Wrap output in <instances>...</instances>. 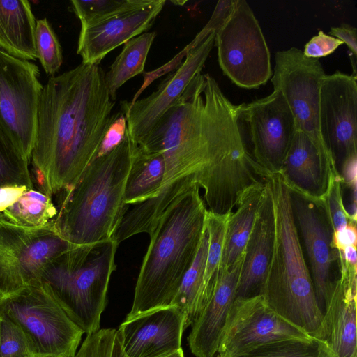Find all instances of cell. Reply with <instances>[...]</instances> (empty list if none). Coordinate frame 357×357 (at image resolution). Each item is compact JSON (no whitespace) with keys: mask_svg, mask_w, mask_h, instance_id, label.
I'll use <instances>...</instances> for the list:
<instances>
[{"mask_svg":"<svg viewBox=\"0 0 357 357\" xmlns=\"http://www.w3.org/2000/svg\"><path fill=\"white\" fill-rule=\"evenodd\" d=\"M43 357H47V356H43Z\"/></svg>","mask_w":357,"mask_h":357,"instance_id":"obj_45","label":"cell"},{"mask_svg":"<svg viewBox=\"0 0 357 357\" xmlns=\"http://www.w3.org/2000/svg\"><path fill=\"white\" fill-rule=\"evenodd\" d=\"M127 0H73L72 8L81 24L112 13L124 6Z\"/></svg>","mask_w":357,"mask_h":357,"instance_id":"obj_36","label":"cell"},{"mask_svg":"<svg viewBox=\"0 0 357 357\" xmlns=\"http://www.w3.org/2000/svg\"><path fill=\"white\" fill-rule=\"evenodd\" d=\"M165 174V162L162 153L136 149L128 174L124 202L135 205L156 197L160 192Z\"/></svg>","mask_w":357,"mask_h":357,"instance_id":"obj_26","label":"cell"},{"mask_svg":"<svg viewBox=\"0 0 357 357\" xmlns=\"http://www.w3.org/2000/svg\"><path fill=\"white\" fill-rule=\"evenodd\" d=\"M265 189V181L258 182L247 188L238 199L236 210L229 217L219 270L229 268L243 256Z\"/></svg>","mask_w":357,"mask_h":357,"instance_id":"obj_25","label":"cell"},{"mask_svg":"<svg viewBox=\"0 0 357 357\" xmlns=\"http://www.w3.org/2000/svg\"><path fill=\"white\" fill-rule=\"evenodd\" d=\"M329 33L346 43L349 49L351 55L357 56V29L347 24H342L339 26L331 27Z\"/></svg>","mask_w":357,"mask_h":357,"instance_id":"obj_41","label":"cell"},{"mask_svg":"<svg viewBox=\"0 0 357 357\" xmlns=\"http://www.w3.org/2000/svg\"><path fill=\"white\" fill-rule=\"evenodd\" d=\"M119 245L112 238L73 244L52 259L42 275L41 284L86 335L100 329Z\"/></svg>","mask_w":357,"mask_h":357,"instance_id":"obj_6","label":"cell"},{"mask_svg":"<svg viewBox=\"0 0 357 357\" xmlns=\"http://www.w3.org/2000/svg\"><path fill=\"white\" fill-rule=\"evenodd\" d=\"M158 357H184L183 349H178L177 351L170 352Z\"/></svg>","mask_w":357,"mask_h":357,"instance_id":"obj_43","label":"cell"},{"mask_svg":"<svg viewBox=\"0 0 357 357\" xmlns=\"http://www.w3.org/2000/svg\"><path fill=\"white\" fill-rule=\"evenodd\" d=\"M165 0H127L123 7L107 15L81 24L77 53L82 63L99 65L113 50L153 25Z\"/></svg>","mask_w":357,"mask_h":357,"instance_id":"obj_17","label":"cell"},{"mask_svg":"<svg viewBox=\"0 0 357 357\" xmlns=\"http://www.w3.org/2000/svg\"><path fill=\"white\" fill-rule=\"evenodd\" d=\"M199 189L195 185L176 199L149 234L132 309L126 319L171 305L206 227L207 208Z\"/></svg>","mask_w":357,"mask_h":357,"instance_id":"obj_3","label":"cell"},{"mask_svg":"<svg viewBox=\"0 0 357 357\" xmlns=\"http://www.w3.org/2000/svg\"><path fill=\"white\" fill-rule=\"evenodd\" d=\"M351 357H357V353L354 354Z\"/></svg>","mask_w":357,"mask_h":357,"instance_id":"obj_44","label":"cell"},{"mask_svg":"<svg viewBox=\"0 0 357 357\" xmlns=\"http://www.w3.org/2000/svg\"><path fill=\"white\" fill-rule=\"evenodd\" d=\"M343 44L342 40L319 31L305 45L303 53L307 58L319 59L332 54Z\"/></svg>","mask_w":357,"mask_h":357,"instance_id":"obj_38","label":"cell"},{"mask_svg":"<svg viewBox=\"0 0 357 357\" xmlns=\"http://www.w3.org/2000/svg\"><path fill=\"white\" fill-rule=\"evenodd\" d=\"M0 357H36L22 328L1 312Z\"/></svg>","mask_w":357,"mask_h":357,"instance_id":"obj_34","label":"cell"},{"mask_svg":"<svg viewBox=\"0 0 357 357\" xmlns=\"http://www.w3.org/2000/svg\"><path fill=\"white\" fill-rule=\"evenodd\" d=\"M57 209L52 196L34 184H8L0 188V220L24 227L54 223Z\"/></svg>","mask_w":357,"mask_h":357,"instance_id":"obj_23","label":"cell"},{"mask_svg":"<svg viewBox=\"0 0 357 357\" xmlns=\"http://www.w3.org/2000/svg\"><path fill=\"white\" fill-rule=\"evenodd\" d=\"M243 256L229 268L218 271L206 302L192 324L188 342L195 357L217 355L223 328L236 298Z\"/></svg>","mask_w":357,"mask_h":357,"instance_id":"obj_19","label":"cell"},{"mask_svg":"<svg viewBox=\"0 0 357 357\" xmlns=\"http://www.w3.org/2000/svg\"><path fill=\"white\" fill-rule=\"evenodd\" d=\"M289 188L294 221L324 314L337 278L333 276L334 264L339 259L338 251L332 246L333 227L321 199Z\"/></svg>","mask_w":357,"mask_h":357,"instance_id":"obj_12","label":"cell"},{"mask_svg":"<svg viewBox=\"0 0 357 357\" xmlns=\"http://www.w3.org/2000/svg\"><path fill=\"white\" fill-rule=\"evenodd\" d=\"M357 229L356 223H349L333 232L332 246L338 252L348 246H356Z\"/></svg>","mask_w":357,"mask_h":357,"instance_id":"obj_40","label":"cell"},{"mask_svg":"<svg viewBox=\"0 0 357 357\" xmlns=\"http://www.w3.org/2000/svg\"><path fill=\"white\" fill-rule=\"evenodd\" d=\"M36 47L38 59L47 75L54 76L63 62L58 38L46 18L36 21Z\"/></svg>","mask_w":357,"mask_h":357,"instance_id":"obj_32","label":"cell"},{"mask_svg":"<svg viewBox=\"0 0 357 357\" xmlns=\"http://www.w3.org/2000/svg\"><path fill=\"white\" fill-rule=\"evenodd\" d=\"M105 76L99 65L82 63L43 86L31 158L51 196L71 188L98 154L115 105Z\"/></svg>","mask_w":357,"mask_h":357,"instance_id":"obj_2","label":"cell"},{"mask_svg":"<svg viewBox=\"0 0 357 357\" xmlns=\"http://www.w3.org/2000/svg\"><path fill=\"white\" fill-rule=\"evenodd\" d=\"M137 147L126 132L116 146L97 155L79 180L60 193L54 226L63 239L85 245L112 238L128 208L124 189Z\"/></svg>","mask_w":357,"mask_h":357,"instance_id":"obj_4","label":"cell"},{"mask_svg":"<svg viewBox=\"0 0 357 357\" xmlns=\"http://www.w3.org/2000/svg\"><path fill=\"white\" fill-rule=\"evenodd\" d=\"M33 63L0 49V123L14 144L30 161L38 100L43 85Z\"/></svg>","mask_w":357,"mask_h":357,"instance_id":"obj_11","label":"cell"},{"mask_svg":"<svg viewBox=\"0 0 357 357\" xmlns=\"http://www.w3.org/2000/svg\"><path fill=\"white\" fill-rule=\"evenodd\" d=\"M339 256L341 257L349 264L356 266V246H348L343 249L341 252H338Z\"/></svg>","mask_w":357,"mask_h":357,"instance_id":"obj_42","label":"cell"},{"mask_svg":"<svg viewBox=\"0 0 357 357\" xmlns=\"http://www.w3.org/2000/svg\"><path fill=\"white\" fill-rule=\"evenodd\" d=\"M215 33L190 50L182 64L162 81L156 91L133 103L121 102L127 121V134L137 146H142L146 142L162 117L201 73L215 43Z\"/></svg>","mask_w":357,"mask_h":357,"instance_id":"obj_16","label":"cell"},{"mask_svg":"<svg viewBox=\"0 0 357 357\" xmlns=\"http://www.w3.org/2000/svg\"><path fill=\"white\" fill-rule=\"evenodd\" d=\"M319 130L336 172L357 158V78L336 71L321 81Z\"/></svg>","mask_w":357,"mask_h":357,"instance_id":"obj_13","label":"cell"},{"mask_svg":"<svg viewBox=\"0 0 357 357\" xmlns=\"http://www.w3.org/2000/svg\"><path fill=\"white\" fill-rule=\"evenodd\" d=\"M313 337L273 311L261 295L236 298L222 333L218 357H236L285 339Z\"/></svg>","mask_w":357,"mask_h":357,"instance_id":"obj_14","label":"cell"},{"mask_svg":"<svg viewBox=\"0 0 357 357\" xmlns=\"http://www.w3.org/2000/svg\"><path fill=\"white\" fill-rule=\"evenodd\" d=\"M156 35L155 31L145 32L126 42L109 71L105 73V83L113 101L116 100V92L123 84L144 73L146 60Z\"/></svg>","mask_w":357,"mask_h":357,"instance_id":"obj_28","label":"cell"},{"mask_svg":"<svg viewBox=\"0 0 357 357\" xmlns=\"http://www.w3.org/2000/svg\"><path fill=\"white\" fill-rule=\"evenodd\" d=\"M248 127L252 155L268 175L279 174L296 128L293 114L281 92L239 105Z\"/></svg>","mask_w":357,"mask_h":357,"instance_id":"obj_15","label":"cell"},{"mask_svg":"<svg viewBox=\"0 0 357 357\" xmlns=\"http://www.w3.org/2000/svg\"><path fill=\"white\" fill-rule=\"evenodd\" d=\"M325 75L319 59L307 58L302 50L292 47L275 53L271 81L273 91L281 92L284 96L296 130L305 133L320 153L333 162L319 130L320 87Z\"/></svg>","mask_w":357,"mask_h":357,"instance_id":"obj_10","label":"cell"},{"mask_svg":"<svg viewBox=\"0 0 357 357\" xmlns=\"http://www.w3.org/2000/svg\"><path fill=\"white\" fill-rule=\"evenodd\" d=\"M208 246V231L206 225L194 261L170 305L178 307L182 312L184 330L192 324L208 298L204 284Z\"/></svg>","mask_w":357,"mask_h":357,"instance_id":"obj_27","label":"cell"},{"mask_svg":"<svg viewBox=\"0 0 357 357\" xmlns=\"http://www.w3.org/2000/svg\"><path fill=\"white\" fill-rule=\"evenodd\" d=\"M321 200L333 231L342 228L349 223H354L345 209L343 199V181L341 176L336 171L330 174L326 190Z\"/></svg>","mask_w":357,"mask_h":357,"instance_id":"obj_35","label":"cell"},{"mask_svg":"<svg viewBox=\"0 0 357 357\" xmlns=\"http://www.w3.org/2000/svg\"><path fill=\"white\" fill-rule=\"evenodd\" d=\"M1 298V296H0V298Z\"/></svg>","mask_w":357,"mask_h":357,"instance_id":"obj_46","label":"cell"},{"mask_svg":"<svg viewBox=\"0 0 357 357\" xmlns=\"http://www.w3.org/2000/svg\"><path fill=\"white\" fill-rule=\"evenodd\" d=\"M29 162L0 123V188L8 184L33 185Z\"/></svg>","mask_w":357,"mask_h":357,"instance_id":"obj_30","label":"cell"},{"mask_svg":"<svg viewBox=\"0 0 357 357\" xmlns=\"http://www.w3.org/2000/svg\"><path fill=\"white\" fill-rule=\"evenodd\" d=\"M0 312L25 333L36 357H75L83 331L41 283L0 298Z\"/></svg>","mask_w":357,"mask_h":357,"instance_id":"obj_7","label":"cell"},{"mask_svg":"<svg viewBox=\"0 0 357 357\" xmlns=\"http://www.w3.org/2000/svg\"><path fill=\"white\" fill-rule=\"evenodd\" d=\"M357 268L339 256L338 272L324 313V338L337 357L357 353Z\"/></svg>","mask_w":357,"mask_h":357,"instance_id":"obj_20","label":"cell"},{"mask_svg":"<svg viewBox=\"0 0 357 357\" xmlns=\"http://www.w3.org/2000/svg\"><path fill=\"white\" fill-rule=\"evenodd\" d=\"M264 180L273 201L275 238L260 295L284 319L310 336L323 340L324 314L294 221L289 188L280 174H271Z\"/></svg>","mask_w":357,"mask_h":357,"instance_id":"obj_5","label":"cell"},{"mask_svg":"<svg viewBox=\"0 0 357 357\" xmlns=\"http://www.w3.org/2000/svg\"><path fill=\"white\" fill-rule=\"evenodd\" d=\"M184 317L174 305L126 319L116 330L126 357H158L182 349Z\"/></svg>","mask_w":357,"mask_h":357,"instance_id":"obj_18","label":"cell"},{"mask_svg":"<svg viewBox=\"0 0 357 357\" xmlns=\"http://www.w3.org/2000/svg\"><path fill=\"white\" fill-rule=\"evenodd\" d=\"M36 21L26 0H0V49L19 59H38Z\"/></svg>","mask_w":357,"mask_h":357,"instance_id":"obj_24","label":"cell"},{"mask_svg":"<svg viewBox=\"0 0 357 357\" xmlns=\"http://www.w3.org/2000/svg\"><path fill=\"white\" fill-rule=\"evenodd\" d=\"M266 189L245 245L236 298L260 295L272 257L275 219L271 192Z\"/></svg>","mask_w":357,"mask_h":357,"instance_id":"obj_21","label":"cell"},{"mask_svg":"<svg viewBox=\"0 0 357 357\" xmlns=\"http://www.w3.org/2000/svg\"><path fill=\"white\" fill-rule=\"evenodd\" d=\"M336 171L311 139L296 130L279 173L287 184L312 198L321 199L329 175Z\"/></svg>","mask_w":357,"mask_h":357,"instance_id":"obj_22","label":"cell"},{"mask_svg":"<svg viewBox=\"0 0 357 357\" xmlns=\"http://www.w3.org/2000/svg\"><path fill=\"white\" fill-rule=\"evenodd\" d=\"M235 0H220L218 1L212 15L207 24L195 38L185 47L187 54L202 43L212 33L216 32L230 15Z\"/></svg>","mask_w":357,"mask_h":357,"instance_id":"obj_37","label":"cell"},{"mask_svg":"<svg viewBox=\"0 0 357 357\" xmlns=\"http://www.w3.org/2000/svg\"><path fill=\"white\" fill-rule=\"evenodd\" d=\"M242 121L239 105L225 96L215 79L197 75L139 146L164 157L165 178L156 197L174 199L197 185L208 211L231 213L247 188L264 181Z\"/></svg>","mask_w":357,"mask_h":357,"instance_id":"obj_1","label":"cell"},{"mask_svg":"<svg viewBox=\"0 0 357 357\" xmlns=\"http://www.w3.org/2000/svg\"><path fill=\"white\" fill-rule=\"evenodd\" d=\"M231 213L219 215L207 210L206 225L208 231V246L204 273V284L208 297L220 268L227 222Z\"/></svg>","mask_w":357,"mask_h":357,"instance_id":"obj_31","label":"cell"},{"mask_svg":"<svg viewBox=\"0 0 357 357\" xmlns=\"http://www.w3.org/2000/svg\"><path fill=\"white\" fill-rule=\"evenodd\" d=\"M72 245L54 223L24 227L0 220L1 297L40 284L49 263Z\"/></svg>","mask_w":357,"mask_h":357,"instance_id":"obj_9","label":"cell"},{"mask_svg":"<svg viewBox=\"0 0 357 357\" xmlns=\"http://www.w3.org/2000/svg\"><path fill=\"white\" fill-rule=\"evenodd\" d=\"M127 131V121L125 114L121 111L114 114L102 141L98 155L105 154L116 146L124 138Z\"/></svg>","mask_w":357,"mask_h":357,"instance_id":"obj_39","label":"cell"},{"mask_svg":"<svg viewBox=\"0 0 357 357\" xmlns=\"http://www.w3.org/2000/svg\"><path fill=\"white\" fill-rule=\"evenodd\" d=\"M75 357H126L117 331L99 329L87 335Z\"/></svg>","mask_w":357,"mask_h":357,"instance_id":"obj_33","label":"cell"},{"mask_svg":"<svg viewBox=\"0 0 357 357\" xmlns=\"http://www.w3.org/2000/svg\"><path fill=\"white\" fill-rule=\"evenodd\" d=\"M215 44L221 70L238 86L257 89L271 78L270 51L246 1H234L230 15L215 33Z\"/></svg>","mask_w":357,"mask_h":357,"instance_id":"obj_8","label":"cell"},{"mask_svg":"<svg viewBox=\"0 0 357 357\" xmlns=\"http://www.w3.org/2000/svg\"><path fill=\"white\" fill-rule=\"evenodd\" d=\"M236 357H337L321 339H285L253 349Z\"/></svg>","mask_w":357,"mask_h":357,"instance_id":"obj_29","label":"cell"}]
</instances>
